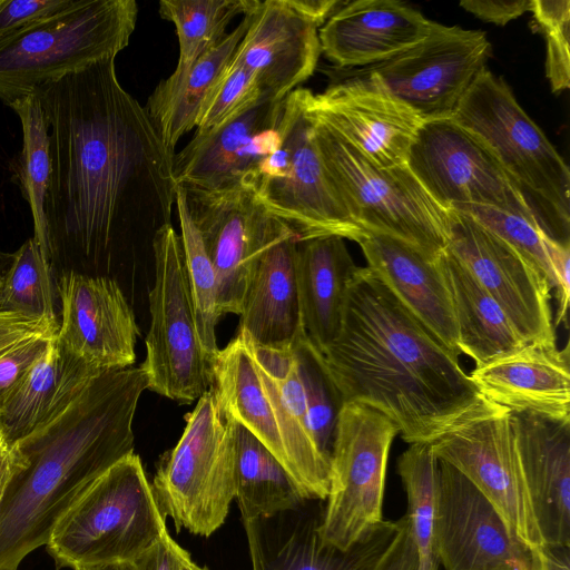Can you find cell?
<instances>
[{
	"instance_id": "32",
	"label": "cell",
	"mask_w": 570,
	"mask_h": 570,
	"mask_svg": "<svg viewBox=\"0 0 570 570\" xmlns=\"http://www.w3.org/2000/svg\"><path fill=\"white\" fill-rule=\"evenodd\" d=\"M228 419L234 446L235 499L243 522L271 519L309 501L281 461L245 426Z\"/></svg>"
},
{
	"instance_id": "15",
	"label": "cell",
	"mask_w": 570,
	"mask_h": 570,
	"mask_svg": "<svg viewBox=\"0 0 570 570\" xmlns=\"http://www.w3.org/2000/svg\"><path fill=\"white\" fill-rule=\"evenodd\" d=\"M181 188L215 271L219 314L239 315L259 257L293 232L265 209L249 187Z\"/></svg>"
},
{
	"instance_id": "8",
	"label": "cell",
	"mask_w": 570,
	"mask_h": 570,
	"mask_svg": "<svg viewBox=\"0 0 570 570\" xmlns=\"http://www.w3.org/2000/svg\"><path fill=\"white\" fill-rule=\"evenodd\" d=\"M185 419L178 443L160 456L150 484L177 532L209 537L224 524L235 499L230 421L213 386Z\"/></svg>"
},
{
	"instance_id": "3",
	"label": "cell",
	"mask_w": 570,
	"mask_h": 570,
	"mask_svg": "<svg viewBox=\"0 0 570 570\" xmlns=\"http://www.w3.org/2000/svg\"><path fill=\"white\" fill-rule=\"evenodd\" d=\"M141 365L98 373L56 420L19 441L24 464L0 502V569H16L110 466L134 453Z\"/></svg>"
},
{
	"instance_id": "9",
	"label": "cell",
	"mask_w": 570,
	"mask_h": 570,
	"mask_svg": "<svg viewBox=\"0 0 570 570\" xmlns=\"http://www.w3.org/2000/svg\"><path fill=\"white\" fill-rule=\"evenodd\" d=\"M279 131L278 148L253 180L257 199L298 242L338 236L358 243L367 234L344 210L330 181L297 89L284 99Z\"/></svg>"
},
{
	"instance_id": "49",
	"label": "cell",
	"mask_w": 570,
	"mask_h": 570,
	"mask_svg": "<svg viewBox=\"0 0 570 570\" xmlns=\"http://www.w3.org/2000/svg\"><path fill=\"white\" fill-rule=\"evenodd\" d=\"M460 6L483 21L504 26L530 11L531 0H464Z\"/></svg>"
},
{
	"instance_id": "22",
	"label": "cell",
	"mask_w": 570,
	"mask_h": 570,
	"mask_svg": "<svg viewBox=\"0 0 570 570\" xmlns=\"http://www.w3.org/2000/svg\"><path fill=\"white\" fill-rule=\"evenodd\" d=\"M304 504L271 519L243 522L252 570H374L401 525V519L384 520L362 541L340 550L318 533L322 513L303 511Z\"/></svg>"
},
{
	"instance_id": "40",
	"label": "cell",
	"mask_w": 570,
	"mask_h": 570,
	"mask_svg": "<svg viewBox=\"0 0 570 570\" xmlns=\"http://www.w3.org/2000/svg\"><path fill=\"white\" fill-rule=\"evenodd\" d=\"M292 353L304 391L313 439L331 463L335 429L344 402L325 368L321 353L305 333L297 340Z\"/></svg>"
},
{
	"instance_id": "41",
	"label": "cell",
	"mask_w": 570,
	"mask_h": 570,
	"mask_svg": "<svg viewBox=\"0 0 570 570\" xmlns=\"http://www.w3.org/2000/svg\"><path fill=\"white\" fill-rule=\"evenodd\" d=\"M452 209L470 215L515 248L548 277L552 288V272L548 249L550 237L538 224L522 216L493 207L465 205Z\"/></svg>"
},
{
	"instance_id": "24",
	"label": "cell",
	"mask_w": 570,
	"mask_h": 570,
	"mask_svg": "<svg viewBox=\"0 0 570 570\" xmlns=\"http://www.w3.org/2000/svg\"><path fill=\"white\" fill-rule=\"evenodd\" d=\"M471 381L488 401L512 413L570 420L569 345L527 344L475 366Z\"/></svg>"
},
{
	"instance_id": "35",
	"label": "cell",
	"mask_w": 570,
	"mask_h": 570,
	"mask_svg": "<svg viewBox=\"0 0 570 570\" xmlns=\"http://www.w3.org/2000/svg\"><path fill=\"white\" fill-rule=\"evenodd\" d=\"M257 0H161L159 14L174 23L179 58L174 72L154 89L156 94L173 90L191 67L227 35L226 28L238 14L250 11Z\"/></svg>"
},
{
	"instance_id": "18",
	"label": "cell",
	"mask_w": 570,
	"mask_h": 570,
	"mask_svg": "<svg viewBox=\"0 0 570 570\" xmlns=\"http://www.w3.org/2000/svg\"><path fill=\"white\" fill-rule=\"evenodd\" d=\"M305 114L380 167L405 165L412 139L423 121L405 104L354 78L313 94L298 88Z\"/></svg>"
},
{
	"instance_id": "25",
	"label": "cell",
	"mask_w": 570,
	"mask_h": 570,
	"mask_svg": "<svg viewBox=\"0 0 570 570\" xmlns=\"http://www.w3.org/2000/svg\"><path fill=\"white\" fill-rule=\"evenodd\" d=\"M511 417L543 542L570 547V420Z\"/></svg>"
},
{
	"instance_id": "7",
	"label": "cell",
	"mask_w": 570,
	"mask_h": 570,
	"mask_svg": "<svg viewBox=\"0 0 570 570\" xmlns=\"http://www.w3.org/2000/svg\"><path fill=\"white\" fill-rule=\"evenodd\" d=\"M306 117L330 181L351 219L366 234L394 237L438 259L448 247V210L432 199L406 164L380 167Z\"/></svg>"
},
{
	"instance_id": "23",
	"label": "cell",
	"mask_w": 570,
	"mask_h": 570,
	"mask_svg": "<svg viewBox=\"0 0 570 570\" xmlns=\"http://www.w3.org/2000/svg\"><path fill=\"white\" fill-rule=\"evenodd\" d=\"M432 21L396 0H356L320 28L321 50L338 67L374 66L422 41Z\"/></svg>"
},
{
	"instance_id": "28",
	"label": "cell",
	"mask_w": 570,
	"mask_h": 570,
	"mask_svg": "<svg viewBox=\"0 0 570 570\" xmlns=\"http://www.w3.org/2000/svg\"><path fill=\"white\" fill-rule=\"evenodd\" d=\"M247 345L275 416L287 470L311 500L325 501L331 463L313 439L294 355Z\"/></svg>"
},
{
	"instance_id": "4",
	"label": "cell",
	"mask_w": 570,
	"mask_h": 570,
	"mask_svg": "<svg viewBox=\"0 0 570 570\" xmlns=\"http://www.w3.org/2000/svg\"><path fill=\"white\" fill-rule=\"evenodd\" d=\"M452 116L490 147L519 186L542 230L570 245L569 168L505 81L484 67Z\"/></svg>"
},
{
	"instance_id": "19",
	"label": "cell",
	"mask_w": 570,
	"mask_h": 570,
	"mask_svg": "<svg viewBox=\"0 0 570 570\" xmlns=\"http://www.w3.org/2000/svg\"><path fill=\"white\" fill-rule=\"evenodd\" d=\"M57 341L97 371L132 366L139 335L134 312L116 281L67 272L58 277Z\"/></svg>"
},
{
	"instance_id": "6",
	"label": "cell",
	"mask_w": 570,
	"mask_h": 570,
	"mask_svg": "<svg viewBox=\"0 0 570 570\" xmlns=\"http://www.w3.org/2000/svg\"><path fill=\"white\" fill-rule=\"evenodd\" d=\"M167 530L141 460L131 453L104 472L55 527L56 567L132 562Z\"/></svg>"
},
{
	"instance_id": "56",
	"label": "cell",
	"mask_w": 570,
	"mask_h": 570,
	"mask_svg": "<svg viewBox=\"0 0 570 570\" xmlns=\"http://www.w3.org/2000/svg\"><path fill=\"white\" fill-rule=\"evenodd\" d=\"M0 570H16V569H0Z\"/></svg>"
},
{
	"instance_id": "50",
	"label": "cell",
	"mask_w": 570,
	"mask_h": 570,
	"mask_svg": "<svg viewBox=\"0 0 570 570\" xmlns=\"http://www.w3.org/2000/svg\"><path fill=\"white\" fill-rule=\"evenodd\" d=\"M417 553L410 534L407 520L401 525L374 570H416Z\"/></svg>"
},
{
	"instance_id": "2",
	"label": "cell",
	"mask_w": 570,
	"mask_h": 570,
	"mask_svg": "<svg viewBox=\"0 0 570 570\" xmlns=\"http://www.w3.org/2000/svg\"><path fill=\"white\" fill-rule=\"evenodd\" d=\"M320 353L343 402L383 413L410 444L433 442L484 401L459 355L367 266L355 269L340 333Z\"/></svg>"
},
{
	"instance_id": "54",
	"label": "cell",
	"mask_w": 570,
	"mask_h": 570,
	"mask_svg": "<svg viewBox=\"0 0 570 570\" xmlns=\"http://www.w3.org/2000/svg\"><path fill=\"white\" fill-rule=\"evenodd\" d=\"M13 258V253L0 252V288Z\"/></svg>"
},
{
	"instance_id": "53",
	"label": "cell",
	"mask_w": 570,
	"mask_h": 570,
	"mask_svg": "<svg viewBox=\"0 0 570 570\" xmlns=\"http://www.w3.org/2000/svg\"><path fill=\"white\" fill-rule=\"evenodd\" d=\"M75 570H135L132 562H116L99 566L81 567Z\"/></svg>"
},
{
	"instance_id": "5",
	"label": "cell",
	"mask_w": 570,
	"mask_h": 570,
	"mask_svg": "<svg viewBox=\"0 0 570 570\" xmlns=\"http://www.w3.org/2000/svg\"><path fill=\"white\" fill-rule=\"evenodd\" d=\"M135 0H77L0 38V99L8 106L42 85L115 57L135 30Z\"/></svg>"
},
{
	"instance_id": "33",
	"label": "cell",
	"mask_w": 570,
	"mask_h": 570,
	"mask_svg": "<svg viewBox=\"0 0 570 570\" xmlns=\"http://www.w3.org/2000/svg\"><path fill=\"white\" fill-rule=\"evenodd\" d=\"M213 389L226 416L253 433L287 469L275 416L257 365L246 342L237 335L218 350L212 362Z\"/></svg>"
},
{
	"instance_id": "21",
	"label": "cell",
	"mask_w": 570,
	"mask_h": 570,
	"mask_svg": "<svg viewBox=\"0 0 570 570\" xmlns=\"http://www.w3.org/2000/svg\"><path fill=\"white\" fill-rule=\"evenodd\" d=\"M248 16L230 61L256 77L264 100L282 101L315 71L322 23L305 12L301 0H257Z\"/></svg>"
},
{
	"instance_id": "46",
	"label": "cell",
	"mask_w": 570,
	"mask_h": 570,
	"mask_svg": "<svg viewBox=\"0 0 570 570\" xmlns=\"http://www.w3.org/2000/svg\"><path fill=\"white\" fill-rule=\"evenodd\" d=\"M190 561V554L170 537L167 529L132 564L135 570H185Z\"/></svg>"
},
{
	"instance_id": "10",
	"label": "cell",
	"mask_w": 570,
	"mask_h": 570,
	"mask_svg": "<svg viewBox=\"0 0 570 570\" xmlns=\"http://www.w3.org/2000/svg\"><path fill=\"white\" fill-rule=\"evenodd\" d=\"M397 426L364 404H343L331 452V482L321 515L322 540L348 550L383 521L389 454Z\"/></svg>"
},
{
	"instance_id": "47",
	"label": "cell",
	"mask_w": 570,
	"mask_h": 570,
	"mask_svg": "<svg viewBox=\"0 0 570 570\" xmlns=\"http://www.w3.org/2000/svg\"><path fill=\"white\" fill-rule=\"evenodd\" d=\"M548 249L552 272V289L554 291L558 303L553 324L557 326L563 323L567 326V315L570 298V245H562L550 238L548 243Z\"/></svg>"
},
{
	"instance_id": "45",
	"label": "cell",
	"mask_w": 570,
	"mask_h": 570,
	"mask_svg": "<svg viewBox=\"0 0 570 570\" xmlns=\"http://www.w3.org/2000/svg\"><path fill=\"white\" fill-rule=\"evenodd\" d=\"M77 0H0V38L65 10Z\"/></svg>"
},
{
	"instance_id": "13",
	"label": "cell",
	"mask_w": 570,
	"mask_h": 570,
	"mask_svg": "<svg viewBox=\"0 0 570 570\" xmlns=\"http://www.w3.org/2000/svg\"><path fill=\"white\" fill-rule=\"evenodd\" d=\"M405 164L445 210L465 205L493 207L539 225L519 186L490 147L453 116L423 120Z\"/></svg>"
},
{
	"instance_id": "38",
	"label": "cell",
	"mask_w": 570,
	"mask_h": 570,
	"mask_svg": "<svg viewBox=\"0 0 570 570\" xmlns=\"http://www.w3.org/2000/svg\"><path fill=\"white\" fill-rule=\"evenodd\" d=\"M407 511L404 515L417 553L416 570H434L439 563L433 553V522L439 484V460L431 443H413L397 460Z\"/></svg>"
},
{
	"instance_id": "26",
	"label": "cell",
	"mask_w": 570,
	"mask_h": 570,
	"mask_svg": "<svg viewBox=\"0 0 570 570\" xmlns=\"http://www.w3.org/2000/svg\"><path fill=\"white\" fill-rule=\"evenodd\" d=\"M358 245L367 267L448 350L460 355L453 302L439 258L386 235L367 234Z\"/></svg>"
},
{
	"instance_id": "20",
	"label": "cell",
	"mask_w": 570,
	"mask_h": 570,
	"mask_svg": "<svg viewBox=\"0 0 570 570\" xmlns=\"http://www.w3.org/2000/svg\"><path fill=\"white\" fill-rule=\"evenodd\" d=\"M284 100L262 101L223 125L195 134L173 158L176 186L202 190L252 188L261 163L281 144Z\"/></svg>"
},
{
	"instance_id": "55",
	"label": "cell",
	"mask_w": 570,
	"mask_h": 570,
	"mask_svg": "<svg viewBox=\"0 0 570 570\" xmlns=\"http://www.w3.org/2000/svg\"><path fill=\"white\" fill-rule=\"evenodd\" d=\"M185 570H208L206 567H199L193 560L186 566Z\"/></svg>"
},
{
	"instance_id": "51",
	"label": "cell",
	"mask_w": 570,
	"mask_h": 570,
	"mask_svg": "<svg viewBox=\"0 0 570 570\" xmlns=\"http://www.w3.org/2000/svg\"><path fill=\"white\" fill-rule=\"evenodd\" d=\"M23 464L24 460L18 444L8 441L0 432V502L9 481Z\"/></svg>"
},
{
	"instance_id": "34",
	"label": "cell",
	"mask_w": 570,
	"mask_h": 570,
	"mask_svg": "<svg viewBox=\"0 0 570 570\" xmlns=\"http://www.w3.org/2000/svg\"><path fill=\"white\" fill-rule=\"evenodd\" d=\"M248 12L232 32L191 67L173 90L164 94L153 91L149 96L145 110L171 153L175 154L178 140L196 127L204 102L226 70L247 30Z\"/></svg>"
},
{
	"instance_id": "31",
	"label": "cell",
	"mask_w": 570,
	"mask_h": 570,
	"mask_svg": "<svg viewBox=\"0 0 570 570\" xmlns=\"http://www.w3.org/2000/svg\"><path fill=\"white\" fill-rule=\"evenodd\" d=\"M439 262L453 302L460 353L481 366L527 345L500 305L448 248Z\"/></svg>"
},
{
	"instance_id": "14",
	"label": "cell",
	"mask_w": 570,
	"mask_h": 570,
	"mask_svg": "<svg viewBox=\"0 0 570 570\" xmlns=\"http://www.w3.org/2000/svg\"><path fill=\"white\" fill-rule=\"evenodd\" d=\"M490 55L485 32L432 21L422 41L371 66L365 79L422 120L450 117Z\"/></svg>"
},
{
	"instance_id": "29",
	"label": "cell",
	"mask_w": 570,
	"mask_h": 570,
	"mask_svg": "<svg viewBox=\"0 0 570 570\" xmlns=\"http://www.w3.org/2000/svg\"><path fill=\"white\" fill-rule=\"evenodd\" d=\"M102 372V371H101ZM56 338L0 407V432L18 443L61 415L98 374Z\"/></svg>"
},
{
	"instance_id": "39",
	"label": "cell",
	"mask_w": 570,
	"mask_h": 570,
	"mask_svg": "<svg viewBox=\"0 0 570 570\" xmlns=\"http://www.w3.org/2000/svg\"><path fill=\"white\" fill-rule=\"evenodd\" d=\"M185 268L191 294L198 335L204 351L214 360L218 352L215 326L222 316L217 306V282L203 239L194 225L181 187L176 186V200Z\"/></svg>"
},
{
	"instance_id": "36",
	"label": "cell",
	"mask_w": 570,
	"mask_h": 570,
	"mask_svg": "<svg viewBox=\"0 0 570 570\" xmlns=\"http://www.w3.org/2000/svg\"><path fill=\"white\" fill-rule=\"evenodd\" d=\"M22 128V149L12 168V179L28 203L33 219V238L50 261V245L45 216V199L50 176L49 134L46 116L37 94L12 102Z\"/></svg>"
},
{
	"instance_id": "43",
	"label": "cell",
	"mask_w": 570,
	"mask_h": 570,
	"mask_svg": "<svg viewBox=\"0 0 570 570\" xmlns=\"http://www.w3.org/2000/svg\"><path fill=\"white\" fill-rule=\"evenodd\" d=\"M530 11L547 39L546 72L552 91L570 86V1L531 0Z\"/></svg>"
},
{
	"instance_id": "17",
	"label": "cell",
	"mask_w": 570,
	"mask_h": 570,
	"mask_svg": "<svg viewBox=\"0 0 570 570\" xmlns=\"http://www.w3.org/2000/svg\"><path fill=\"white\" fill-rule=\"evenodd\" d=\"M433 553L444 570H533L531 552L513 539L492 504L440 460Z\"/></svg>"
},
{
	"instance_id": "12",
	"label": "cell",
	"mask_w": 570,
	"mask_h": 570,
	"mask_svg": "<svg viewBox=\"0 0 570 570\" xmlns=\"http://www.w3.org/2000/svg\"><path fill=\"white\" fill-rule=\"evenodd\" d=\"M434 455L462 473L492 504L532 557L544 544L525 481L511 412L488 400L431 442Z\"/></svg>"
},
{
	"instance_id": "52",
	"label": "cell",
	"mask_w": 570,
	"mask_h": 570,
	"mask_svg": "<svg viewBox=\"0 0 570 570\" xmlns=\"http://www.w3.org/2000/svg\"><path fill=\"white\" fill-rule=\"evenodd\" d=\"M533 570H570V547L543 544L533 557Z\"/></svg>"
},
{
	"instance_id": "44",
	"label": "cell",
	"mask_w": 570,
	"mask_h": 570,
	"mask_svg": "<svg viewBox=\"0 0 570 570\" xmlns=\"http://www.w3.org/2000/svg\"><path fill=\"white\" fill-rule=\"evenodd\" d=\"M56 335L47 333L33 336L0 355V407L45 354Z\"/></svg>"
},
{
	"instance_id": "48",
	"label": "cell",
	"mask_w": 570,
	"mask_h": 570,
	"mask_svg": "<svg viewBox=\"0 0 570 570\" xmlns=\"http://www.w3.org/2000/svg\"><path fill=\"white\" fill-rule=\"evenodd\" d=\"M47 333L58 331L41 321L0 312V355L28 338Z\"/></svg>"
},
{
	"instance_id": "27",
	"label": "cell",
	"mask_w": 570,
	"mask_h": 570,
	"mask_svg": "<svg viewBox=\"0 0 570 570\" xmlns=\"http://www.w3.org/2000/svg\"><path fill=\"white\" fill-rule=\"evenodd\" d=\"M298 239L289 233L259 257L244 297L238 333L254 347L289 352L305 333L296 259Z\"/></svg>"
},
{
	"instance_id": "1",
	"label": "cell",
	"mask_w": 570,
	"mask_h": 570,
	"mask_svg": "<svg viewBox=\"0 0 570 570\" xmlns=\"http://www.w3.org/2000/svg\"><path fill=\"white\" fill-rule=\"evenodd\" d=\"M49 134L45 199L50 264L95 275L148 249L170 225L171 153L146 110L120 85L115 57L40 86Z\"/></svg>"
},
{
	"instance_id": "42",
	"label": "cell",
	"mask_w": 570,
	"mask_h": 570,
	"mask_svg": "<svg viewBox=\"0 0 570 570\" xmlns=\"http://www.w3.org/2000/svg\"><path fill=\"white\" fill-rule=\"evenodd\" d=\"M264 100L256 77L242 65L229 61L204 102L195 134L207 132Z\"/></svg>"
},
{
	"instance_id": "11",
	"label": "cell",
	"mask_w": 570,
	"mask_h": 570,
	"mask_svg": "<svg viewBox=\"0 0 570 570\" xmlns=\"http://www.w3.org/2000/svg\"><path fill=\"white\" fill-rule=\"evenodd\" d=\"M153 256L151 321L141 367L149 390L191 403L213 385L212 360L198 335L181 240L171 224L156 234Z\"/></svg>"
},
{
	"instance_id": "16",
	"label": "cell",
	"mask_w": 570,
	"mask_h": 570,
	"mask_svg": "<svg viewBox=\"0 0 570 570\" xmlns=\"http://www.w3.org/2000/svg\"><path fill=\"white\" fill-rule=\"evenodd\" d=\"M448 249L494 298L527 344L554 346L548 277L470 215L448 209Z\"/></svg>"
},
{
	"instance_id": "37",
	"label": "cell",
	"mask_w": 570,
	"mask_h": 570,
	"mask_svg": "<svg viewBox=\"0 0 570 570\" xmlns=\"http://www.w3.org/2000/svg\"><path fill=\"white\" fill-rule=\"evenodd\" d=\"M0 312L41 321L59 330L58 278L33 237L13 253L0 288Z\"/></svg>"
},
{
	"instance_id": "30",
	"label": "cell",
	"mask_w": 570,
	"mask_h": 570,
	"mask_svg": "<svg viewBox=\"0 0 570 570\" xmlns=\"http://www.w3.org/2000/svg\"><path fill=\"white\" fill-rule=\"evenodd\" d=\"M356 268L342 237L298 242L296 272L302 324L318 352L340 333L348 284Z\"/></svg>"
}]
</instances>
